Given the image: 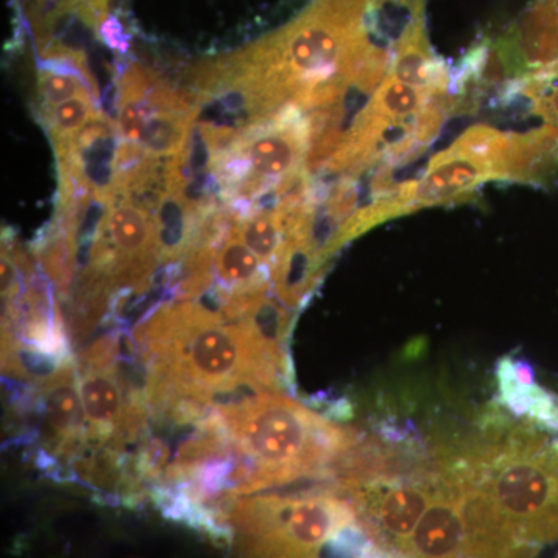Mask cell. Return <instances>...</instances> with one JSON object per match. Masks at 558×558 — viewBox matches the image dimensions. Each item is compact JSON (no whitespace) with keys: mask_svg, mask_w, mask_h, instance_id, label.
<instances>
[{"mask_svg":"<svg viewBox=\"0 0 558 558\" xmlns=\"http://www.w3.org/2000/svg\"><path fill=\"white\" fill-rule=\"evenodd\" d=\"M134 340L146 369V402L175 417L289 384L288 354L205 304H163L140 323Z\"/></svg>","mask_w":558,"mask_h":558,"instance_id":"6da1fadb","label":"cell"},{"mask_svg":"<svg viewBox=\"0 0 558 558\" xmlns=\"http://www.w3.org/2000/svg\"><path fill=\"white\" fill-rule=\"evenodd\" d=\"M484 422L481 435L454 444L451 462L483 492L499 527L538 554L558 539V442L499 414Z\"/></svg>","mask_w":558,"mask_h":558,"instance_id":"7a4b0ae2","label":"cell"},{"mask_svg":"<svg viewBox=\"0 0 558 558\" xmlns=\"http://www.w3.org/2000/svg\"><path fill=\"white\" fill-rule=\"evenodd\" d=\"M213 411L227 439L258 468L264 488L330 476L360 438L281 391L255 392Z\"/></svg>","mask_w":558,"mask_h":558,"instance_id":"3957f363","label":"cell"},{"mask_svg":"<svg viewBox=\"0 0 558 558\" xmlns=\"http://www.w3.org/2000/svg\"><path fill=\"white\" fill-rule=\"evenodd\" d=\"M360 515L336 481L295 494L238 499L229 526L240 558H325L341 529Z\"/></svg>","mask_w":558,"mask_h":558,"instance_id":"277c9868","label":"cell"},{"mask_svg":"<svg viewBox=\"0 0 558 558\" xmlns=\"http://www.w3.org/2000/svg\"><path fill=\"white\" fill-rule=\"evenodd\" d=\"M78 389L84 427L92 442L123 446L145 425L146 399L131 395L119 366V341L102 339L81 354Z\"/></svg>","mask_w":558,"mask_h":558,"instance_id":"5b68a950","label":"cell"},{"mask_svg":"<svg viewBox=\"0 0 558 558\" xmlns=\"http://www.w3.org/2000/svg\"><path fill=\"white\" fill-rule=\"evenodd\" d=\"M438 470V492L414 529L407 558H468L469 532L461 484L451 470L442 465Z\"/></svg>","mask_w":558,"mask_h":558,"instance_id":"8992f818","label":"cell"},{"mask_svg":"<svg viewBox=\"0 0 558 558\" xmlns=\"http://www.w3.org/2000/svg\"><path fill=\"white\" fill-rule=\"evenodd\" d=\"M488 180H494L490 171L480 161L453 148L440 150L432 157L422 178L413 180V207L422 209L469 201Z\"/></svg>","mask_w":558,"mask_h":558,"instance_id":"52a82bcc","label":"cell"},{"mask_svg":"<svg viewBox=\"0 0 558 558\" xmlns=\"http://www.w3.org/2000/svg\"><path fill=\"white\" fill-rule=\"evenodd\" d=\"M44 435L57 454H70L86 436L83 402L73 363L39 384Z\"/></svg>","mask_w":558,"mask_h":558,"instance_id":"ba28073f","label":"cell"},{"mask_svg":"<svg viewBox=\"0 0 558 558\" xmlns=\"http://www.w3.org/2000/svg\"><path fill=\"white\" fill-rule=\"evenodd\" d=\"M497 379L502 403L510 413L529 417L539 427L558 429V407L554 396L534 381L526 362L506 357L498 363Z\"/></svg>","mask_w":558,"mask_h":558,"instance_id":"9c48e42d","label":"cell"},{"mask_svg":"<svg viewBox=\"0 0 558 558\" xmlns=\"http://www.w3.org/2000/svg\"><path fill=\"white\" fill-rule=\"evenodd\" d=\"M558 175V126H545L512 135L508 182L550 185Z\"/></svg>","mask_w":558,"mask_h":558,"instance_id":"30bf717a","label":"cell"},{"mask_svg":"<svg viewBox=\"0 0 558 558\" xmlns=\"http://www.w3.org/2000/svg\"><path fill=\"white\" fill-rule=\"evenodd\" d=\"M157 250L160 259L175 260L189 255L197 238L201 209L194 207L180 191L165 189L156 201Z\"/></svg>","mask_w":558,"mask_h":558,"instance_id":"8fae6325","label":"cell"},{"mask_svg":"<svg viewBox=\"0 0 558 558\" xmlns=\"http://www.w3.org/2000/svg\"><path fill=\"white\" fill-rule=\"evenodd\" d=\"M213 274L222 284V292L269 289L270 270L231 229L216 248Z\"/></svg>","mask_w":558,"mask_h":558,"instance_id":"7c38bea8","label":"cell"},{"mask_svg":"<svg viewBox=\"0 0 558 558\" xmlns=\"http://www.w3.org/2000/svg\"><path fill=\"white\" fill-rule=\"evenodd\" d=\"M146 112L145 134L140 145L149 156L161 157L180 156L189 148L190 137L193 134V121L197 109L156 108L143 100Z\"/></svg>","mask_w":558,"mask_h":558,"instance_id":"4fadbf2b","label":"cell"},{"mask_svg":"<svg viewBox=\"0 0 558 558\" xmlns=\"http://www.w3.org/2000/svg\"><path fill=\"white\" fill-rule=\"evenodd\" d=\"M231 231L271 269L286 238V215L278 207L247 213L234 220Z\"/></svg>","mask_w":558,"mask_h":558,"instance_id":"5bb4252c","label":"cell"},{"mask_svg":"<svg viewBox=\"0 0 558 558\" xmlns=\"http://www.w3.org/2000/svg\"><path fill=\"white\" fill-rule=\"evenodd\" d=\"M391 73L402 83L433 92L449 90V78L439 62L433 60L425 40L418 33H411L399 47L392 61Z\"/></svg>","mask_w":558,"mask_h":558,"instance_id":"9a60e30c","label":"cell"},{"mask_svg":"<svg viewBox=\"0 0 558 558\" xmlns=\"http://www.w3.org/2000/svg\"><path fill=\"white\" fill-rule=\"evenodd\" d=\"M446 94L447 92H433L410 86L389 73L379 89L374 92L366 109L398 123H407V120L416 119L421 110L427 108L435 98Z\"/></svg>","mask_w":558,"mask_h":558,"instance_id":"2e32d148","label":"cell"},{"mask_svg":"<svg viewBox=\"0 0 558 558\" xmlns=\"http://www.w3.org/2000/svg\"><path fill=\"white\" fill-rule=\"evenodd\" d=\"M101 116L94 94L78 95L53 108L44 109V120L53 138L54 148L75 138L81 131L86 130Z\"/></svg>","mask_w":558,"mask_h":558,"instance_id":"e0dca14e","label":"cell"},{"mask_svg":"<svg viewBox=\"0 0 558 558\" xmlns=\"http://www.w3.org/2000/svg\"><path fill=\"white\" fill-rule=\"evenodd\" d=\"M64 5L76 11L92 31L100 28L108 14V0H64Z\"/></svg>","mask_w":558,"mask_h":558,"instance_id":"ac0fdd59","label":"cell"},{"mask_svg":"<svg viewBox=\"0 0 558 558\" xmlns=\"http://www.w3.org/2000/svg\"><path fill=\"white\" fill-rule=\"evenodd\" d=\"M102 39L108 44L110 49L126 51L128 50V36L124 35L120 22L116 17H109L102 22L100 27Z\"/></svg>","mask_w":558,"mask_h":558,"instance_id":"d6986e66","label":"cell"},{"mask_svg":"<svg viewBox=\"0 0 558 558\" xmlns=\"http://www.w3.org/2000/svg\"><path fill=\"white\" fill-rule=\"evenodd\" d=\"M376 558H407V557L400 556V554L389 553V550L379 548V549H377Z\"/></svg>","mask_w":558,"mask_h":558,"instance_id":"ffe728a7","label":"cell"}]
</instances>
